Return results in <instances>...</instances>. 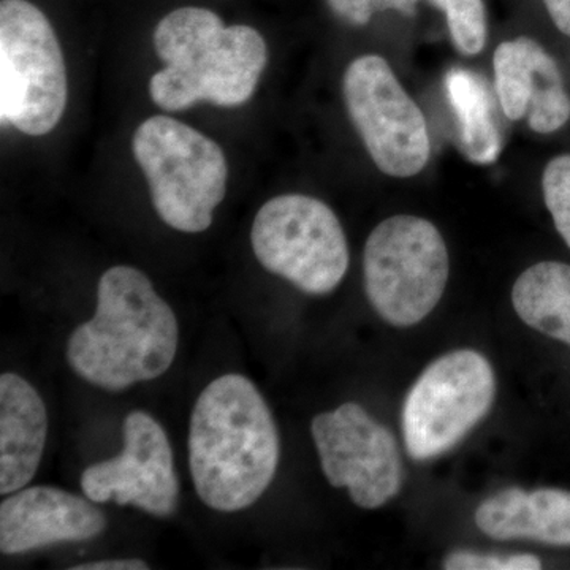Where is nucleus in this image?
Masks as SVG:
<instances>
[{"instance_id":"obj_20","label":"nucleus","mask_w":570,"mask_h":570,"mask_svg":"<svg viewBox=\"0 0 570 570\" xmlns=\"http://www.w3.org/2000/svg\"><path fill=\"white\" fill-rule=\"evenodd\" d=\"M420 0H326L333 13L341 21L352 26H366L374 13L395 10L414 17Z\"/></svg>"},{"instance_id":"obj_11","label":"nucleus","mask_w":570,"mask_h":570,"mask_svg":"<svg viewBox=\"0 0 570 570\" xmlns=\"http://www.w3.org/2000/svg\"><path fill=\"white\" fill-rule=\"evenodd\" d=\"M124 448L115 459L86 468L81 490L96 504L135 505L154 517L174 515L179 479L174 452L163 425L153 415L134 411L124 419Z\"/></svg>"},{"instance_id":"obj_7","label":"nucleus","mask_w":570,"mask_h":570,"mask_svg":"<svg viewBox=\"0 0 570 570\" xmlns=\"http://www.w3.org/2000/svg\"><path fill=\"white\" fill-rule=\"evenodd\" d=\"M250 245L265 269L305 294H330L347 273L343 225L328 205L309 195L266 202L255 216Z\"/></svg>"},{"instance_id":"obj_9","label":"nucleus","mask_w":570,"mask_h":570,"mask_svg":"<svg viewBox=\"0 0 570 570\" xmlns=\"http://www.w3.org/2000/svg\"><path fill=\"white\" fill-rule=\"evenodd\" d=\"M348 118L382 174L419 175L430 160L425 116L382 56H360L344 73Z\"/></svg>"},{"instance_id":"obj_4","label":"nucleus","mask_w":570,"mask_h":570,"mask_svg":"<svg viewBox=\"0 0 570 570\" xmlns=\"http://www.w3.org/2000/svg\"><path fill=\"white\" fill-rule=\"evenodd\" d=\"M132 151L160 219L184 234L208 230L227 189L219 145L178 119L153 116L135 130Z\"/></svg>"},{"instance_id":"obj_21","label":"nucleus","mask_w":570,"mask_h":570,"mask_svg":"<svg viewBox=\"0 0 570 570\" xmlns=\"http://www.w3.org/2000/svg\"><path fill=\"white\" fill-rule=\"evenodd\" d=\"M448 570H539L542 561L532 554L512 557H483L472 551H455L444 560Z\"/></svg>"},{"instance_id":"obj_13","label":"nucleus","mask_w":570,"mask_h":570,"mask_svg":"<svg viewBox=\"0 0 570 570\" xmlns=\"http://www.w3.org/2000/svg\"><path fill=\"white\" fill-rule=\"evenodd\" d=\"M494 89L505 118L528 119L531 130L553 134L570 119V96L557 61L542 45L519 37L494 51Z\"/></svg>"},{"instance_id":"obj_23","label":"nucleus","mask_w":570,"mask_h":570,"mask_svg":"<svg viewBox=\"0 0 570 570\" xmlns=\"http://www.w3.org/2000/svg\"><path fill=\"white\" fill-rule=\"evenodd\" d=\"M543 3L554 26L570 37V0H543Z\"/></svg>"},{"instance_id":"obj_18","label":"nucleus","mask_w":570,"mask_h":570,"mask_svg":"<svg viewBox=\"0 0 570 570\" xmlns=\"http://www.w3.org/2000/svg\"><path fill=\"white\" fill-rule=\"evenodd\" d=\"M444 11L450 37L461 55L475 56L487 43V10L483 0H426Z\"/></svg>"},{"instance_id":"obj_8","label":"nucleus","mask_w":570,"mask_h":570,"mask_svg":"<svg viewBox=\"0 0 570 570\" xmlns=\"http://www.w3.org/2000/svg\"><path fill=\"white\" fill-rule=\"evenodd\" d=\"M494 395L493 367L479 352L461 348L434 360L404 401L409 456L433 460L455 448L489 414Z\"/></svg>"},{"instance_id":"obj_14","label":"nucleus","mask_w":570,"mask_h":570,"mask_svg":"<svg viewBox=\"0 0 570 570\" xmlns=\"http://www.w3.org/2000/svg\"><path fill=\"white\" fill-rule=\"evenodd\" d=\"M47 406L14 373L0 376V493L9 497L36 478L47 444Z\"/></svg>"},{"instance_id":"obj_2","label":"nucleus","mask_w":570,"mask_h":570,"mask_svg":"<svg viewBox=\"0 0 570 570\" xmlns=\"http://www.w3.org/2000/svg\"><path fill=\"white\" fill-rule=\"evenodd\" d=\"M178 344L174 309L149 277L112 266L97 285L96 314L69 337L67 362L89 384L121 392L167 373Z\"/></svg>"},{"instance_id":"obj_19","label":"nucleus","mask_w":570,"mask_h":570,"mask_svg":"<svg viewBox=\"0 0 570 570\" xmlns=\"http://www.w3.org/2000/svg\"><path fill=\"white\" fill-rule=\"evenodd\" d=\"M542 190L554 227L570 247V154L550 160L543 170Z\"/></svg>"},{"instance_id":"obj_3","label":"nucleus","mask_w":570,"mask_h":570,"mask_svg":"<svg viewBox=\"0 0 570 570\" xmlns=\"http://www.w3.org/2000/svg\"><path fill=\"white\" fill-rule=\"evenodd\" d=\"M154 48L167 63L149 81L153 102L181 111L202 100L239 107L253 97L268 62L264 37L249 26H225L212 10L184 7L154 31Z\"/></svg>"},{"instance_id":"obj_1","label":"nucleus","mask_w":570,"mask_h":570,"mask_svg":"<svg viewBox=\"0 0 570 570\" xmlns=\"http://www.w3.org/2000/svg\"><path fill=\"white\" fill-rule=\"evenodd\" d=\"M189 468L198 498L217 512L250 508L272 485L279 434L265 397L249 379H214L195 403Z\"/></svg>"},{"instance_id":"obj_22","label":"nucleus","mask_w":570,"mask_h":570,"mask_svg":"<svg viewBox=\"0 0 570 570\" xmlns=\"http://www.w3.org/2000/svg\"><path fill=\"white\" fill-rule=\"evenodd\" d=\"M149 566L141 560H107L85 562L73 566L71 570H148Z\"/></svg>"},{"instance_id":"obj_17","label":"nucleus","mask_w":570,"mask_h":570,"mask_svg":"<svg viewBox=\"0 0 570 570\" xmlns=\"http://www.w3.org/2000/svg\"><path fill=\"white\" fill-rule=\"evenodd\" d=\"M512 305L524 324L570 346V265H532L513 284Z\"/></svg>"},{"instance_id":"obj_16","label":"nucleus","mask_w":570,"mask_h":570,"mask_svg":"<svg viewBox=\"0 0 570 570\" xmlns=\"http://www.w3.org/2000/svg\"><path fill=\"white\" fill-rule=\"evenodd\" d=\"M445 91L461 154L474 164L494 163L502 151V134L487 82L474 71L456 67L445 77Z\"/></svg>"},{"instance_id":"obj_12","label":"nucleus","mask_w":570,"mask_h":570,"mask_svg":"<svg viewBox=\"0 0 570 570\" xmlns=\"http://www.w3.org/2000/svg\"><path fill=\"white\" fill-rule=\"evenodd\" d=\"M107 517L89 498L56 487H32L0 504V551L20 554L102 534Z\"/></svg>"},{"instance_id":"obj_6","label":"nucleus","mask_w":570,"mask_h":570,"mask_svg":"<svg viewBox=\"0 0 570 570\" xmlns=\"http://www.w3.org/2000/svg\"><path fill=\"white\" fill-rule=\"evenodd\" d=\"M450 273L441 232L417 216H393L367 236L363 275L367 299L393 326H412L438 306Z\"/></svg>"},{"instance_id":"obj_10","label":"nucleus","mask_w":570,"mask_h":570,"mask_svg":"<svg viewBox=\"0 0 570 570\" xmlns=\"http://www.w3.org/2000/svg\"><path fill=\"white\" fill-rule=\"evenodd\" d=\"M311 433L330 485L347 489L358 508H382L400 493L403 463L396 439L360 404L318 414Z\"/></svg>"},{"instance_id":"obj_15","label":"nucleus","mask_w":570,"mask_h":570,"mask_svg":"<svg viewBox=\"0 0 570 570\" xmlns=\"http://www.w3.org/2000/svg\"><path fill=\"white\" fill-rule=\"evenodd\" d=\"M483 534L497 540L528 539L570 546V493L562 490H502L475 512Z\"/></svg>"},{"instance_id":"obj_5","label":"nucleus","mask_w":570,"mask_h":570,"mask_svg":"<svg viewBox=\"0 0 570 570\" xmlns=\"http://www.w3.org/2000/svg\"><path fill=\"white\" fill-rule=\"evenodd\" d=\"M67 70L55 29L28 0L0 3V118L31 137L50 134L67 107Z\"/></svg>"}]
</instances>
